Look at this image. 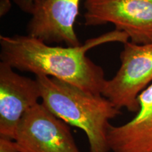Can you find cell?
I'll return each instance as SVG.
<instances>
[{
    "label": "cell",
    "mask_w": 152,
    "mask_h": 152,
    "mask_svg": "<svg viewBox=\"0 0 152 152\" xmlns=\"http://www.w3.org/2000/svg\"><path fill=\"white\" fill-rule=\"evenodd\" d=\"M128 39L126 33L115 29L90 38L78 47L52 46L28 35H1L0 58L14 70L54 77L102 95L107 80L104 71L87 56V52L103 44H125Z\"/></svg>",
    "instance_id": "cell-1"
},
{
    "label": "cell",
    "mask_w": 152,
    "mask_h": 152,
    "mask_svg": "<svg viewBox=\"0 0 152 152\" xmlns=\"http://www.w3.org/2000/svg\"><path fill=\"white\" fill-rule=\"evenodd\" d=\"M42 104L68 125L85 133L90 152L111 151L108 142L109 121L121 113L102 95L46 75H36Z\"/></svg>",
    "instance_id": "cell-2"
},
{
    "label": "cell",
    "mask_w": 152,
    "mask_h": 152,
    "mask_svg": "<svg viewBox=\"0 0 152 152\" xmlns=\"http://www.w3.org/2000/svg\"><path fill=\"white\" fill-rule=\"evenodd\" d=\"M121 66L111 79L107 80L102 95L121 111L139 110L138 97L152 84V42L123 44L120 54Z\"/></svg>",
    "instance_id": "cell-3"
},
{
    "label": "cell",
    "mask_w": 152,
    "mask_h": 152,
    "mask_svg": "<svg viewBox=\"0 0 152 152\" xmlns=\"http://www.w3.org/2000/svg\"><path fill=\"white\" fill-rule=\"evenodd\" d=\"M85 25L112 23L131 42H152V0H85Z\"/></svg>",
    "instance_id": "cell-4"
},
{
    "label": "cell",
    "mask_w": 152,
    "mask_h": 152,
    "mask_svg": "<svg viewBox=\"0 0 152 152\" xmlns=\"http://www.w3.org/2000/svg\"><path fill=\"white\" fill-rule=\"evenodd\" d=\"M14 141L20 152H80L68 125L42 103L24 114Z\"/></svg>",
    "instance_id": "cell-5"
},
{
    "label": "cell",
    "mask_w": 152,
    "mask_h": 152,
    "mask_svg": "<svg viewBox=\"0 0 152 152\" xmlns=\"http://www.w3.org/2000/svg\"><path fill=\"white\" fill-rule=\"evenodd\" d=\"M39 99L35 78L19 75L10 66L0 62V137L14 140L23 116Z\"/></svg>",
    "instance_id": "cell-6"
},
{
    "label": "cell",
    "mask_w": 152,
    "mask_h": 152,
    "mask_svg": "<svg viewBox=\"0 0 152 152\" xmlns=\"http://www.w3.org/2000/svg\"><path fill=\"white\" fill-rule=\"evenodd\" d=\"M82 0H42L36 6L27 26L28 35L49 45L64 43L67 47L82 44L74 26Z\"/></svg>",
    "instance_id": "cell-7"
},
{
    "label": "cell",
    "mask_w": 152,
    "mask_h": 152,
    "mask_svg": "<svg viewBox=\"0 0 152 152\" xmlns=\"http://www.w3.org/2000/svg\"><path fill=\"white\" fill-rule=\"evenodd\" d=\"M135 116L125 124L110 126L108 142L113 152H152V84L138 97Z\"/></svg>",
    "instance_id": "cell-8"
},
{
    "label": "cell",
    "mask_w": 152,
    "mask_h": 152,
    "mask_svg": "<svg viewBox=\"0 0 152 152\" xmlns=\"http://www.w3.org/2000/svg\"><path fill=\"white\" fill-rule=\"evenodd\" d=\"M42 0H13L16 5L25 13L31 15L36 6Z\"/></svg>",
    "instance_id": "cell-9"
},
{
    "label": "cell",
    "mask_w": 152,
    "mask_h": 152,
    "mask_svg": "<svg viewBox=\"0 0 152 152\" xmlns=\"http://www.w3.org/2000/svg\"><path fill=\"white\" fill-rule=\"evenodd\" d=\"M0 152H20L14 140L0 137Z\"/></svg>",
    "instance_id": "cell-10"
},
{
    "label": "cell",
    "mask_w": 152,
    "mask_h": 152,
    "mask_svg": "<svg viewBox=\"0 0 152 152\" xmlns=\"http://www.w3.org/2000/svg\"><path fill=\"white\" fill-rule=\"evenodd\" d=\"M11 9V0H0V16H4Z\"/></svg>",
    "instance_id": "cell-11"
}]
</instances>
